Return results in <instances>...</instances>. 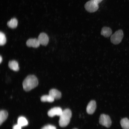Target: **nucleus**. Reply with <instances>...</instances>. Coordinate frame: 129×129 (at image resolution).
<instances>
[{"mask_svg":"<svg viewBox=\"0 0 129 129\" xmlns=\"http://www.w3.org/2000/svg\"><path fill=\"white\" fill-rule=\"evenodd\" d=\"M84 7L86 10L88 12H93L97 10L99 6L98 4L93 0H90L85 3Z\"/></svg>","mask_w":129,"mask_h":129,"instance_id":"obj_4","label":"nucleus"},{"mask_svg":"<svg viewBox=\"0 0 129 129\" xmlns=\"http://www.w3.org/2000/svg\"><path fill=\"white\" fill-rule=\"evenodd\" d=\"M8 113L6 110H2L0 112V124L1 125L7 119Z\"/></svg>","mask_w":129,"mask_h":129,"instance_id":"obj_14","label":"nucleus"},{"mask_svg":"<svg viewBox=\"0 0 129 129\" xmlns=\"http://www.w3.org/2000/svg\"><path fill=\"white\" fill-rule=\"evenodd\" d=\"M96 104L95 101L91 100L88 104L86 108V112L89 114H92L95 111Z\"/></svg>","mask_w":129,"mask_h":129,"instance_id":"obj_8","label":"nucleus"},{"mask_svg":"<svg viewBox=\"0 0 129 129\" xmlns=\"http://www.w3.org/2000/svg\"><path fill=\"white\" fill-rule=\"evenodd\" d=\"M22 127L17 124L14 125L12 128V129H21Z\"/></svg>","mask_w":129,"mask_h":129,"instance_id":"obj_20","label":"nucleus"},{"mask_svg":"<svg viewBox=\"0 0 129 129\" xmlns=\"http://www.w3.org/2000/svg\"><path fill=\"white\" fill-rule=\"evenodd\" d=\"M112 33V31L109 27H104L101 30V34L104 37L107 38L109 37Z\"/></svg>","mask_w":129,"mask_h":129,"instance_id":"obj_11","label":"nucleus"},{"mask_svg":"<svg viewBox=\"0 0 129 129\" xmlns=\"http://www.w3.org/2000/svg\"><path fill=\"white\" fill-rule=\"evenodd\" d=\"M121 126L123 129H129V120L127 118H124L120 122Z\"/></svg>","mask_w":129,"mask_h":129,"instance_id":"obj_15","label":"nucleus"},{"mask_svg":"<svg viewBox=\"0 0 129 129\" xmlns=\"http://www.w3.org/2000/svg\"><path fill=\"white\" fill-rule=\"evenodd\" d=\"M124 33L122 30H118L111 36V41L114 44H118L121 42Z\"/></svg>","mask_w":129,"mask_h":129,"instance_id":"obj_3","label":"nucleus"},{"mask_svg":"<svg viewBox=\"0 0 129 129\" xmlns=\"http://www.w3.org/2000/svg\"><path fill=\"white\" fill-rule=\"evenodd\" d=\"M63 112L62 109L59 107H56L53 108L48 111V116L53 117L55 115L60 116Z\"/></svg>","mask_w":129,"mask_h":129,"instance_id":"obj_6","label":"nucleus"},{"mask_svg":"<svg viewBox=\"0 0 129 129\" xmlns=\"http://www.w3.org/2000/svg\"><path fill=\"white\" fill-rule=\"evenodd\" d=\"M97 4L100 3L103 0H93Z\"/></svg>","mask_w":129,"mask_h":129,"instance_id":"obj_21","label":"nucleus"},{"mask_svg":"<svg viewBox=\"0 0 129 129\" xmlns=\"http://www.w3.org/2000/svg\"></svg>","mask_w":129,"mask_h":129,"instance_id":"obj_23","label":"nucleus"},{"mask_svg":"<svg viewBox=\"0 0 129 129\" xmlns=\"http://www.w3.org/2000/svg\"><path fill=\"white\" fill-rule=\"evenodd\" d=\"M28 124V121L25 117L21 116L18 118L17 124L22 127L27 125Z\"/></svg>","mask_w":129,"mask_h":129,"instance_id":"obj_16","label":"nucleus"},{"mask_svg":"<svg viewBox=\"0 0 129 129\" xmlns=\"http://www.w3.org/2000/svg\"><path fill=\"white\" fill-rule=\"evenodd\" d=\"M18 24V21L17 19L14 18H12L7 23L8 26L9 27L14 28L16 27Z\"/></svg>","mask_w":129,"mask_h":129,"instance_id":"obj_13","label":"nucleus"},{"mask_svg":"<svg viewBox=\"0 0 129 129\" xmlns=\"http://www.w3.org/2000/svg\"><path fill=\"white\" fill-rule=\"evenodd\" d=\"M27 45L29 47L37 48L39 46L40 44L38 39L30 38L26 42Z\"/></svg>","mask_w":129,"mask_h":129,"instance_id":"obj_9","label":"nucleus"},{"mask_svg":"<svg viewBox=\"0 0 129 129\" xmlns=\"http://www.w3.org/2000/svg\"><path fill=\"white\" fill-rule=\"evenodd\" d=\"M40 99L42 102H53L54 99L53 98L49 95L43 96L41 97Z\"/></svg>","mask_w":129,"mask_h":129,"instance_id":"obj_17","label":"nucleus"},{"mask_svg":"<svg viewBox=\"0 0 129 129\" xmlns=\"http://www.w3.org/2000/svg\"><path fill=\"white\" fill-rule=\"evenodd\" d=\"M41 129H56L55 126L51 125H48L44 126Z\"/></svg>","mask_w":129,"mask_h":129,"instance_id":"obj_19","label":"nucleus"},{"mask_svg":"<svg viewBox=\"0 0 129 129\" xmlns=\"http://www.w3.org/2000/svg\"><path fill=\"white\" fill-rule=\"evenodd\" d=\"M38 39L40 44L42 45L46 46L49 42V38L45 33H41L38 36Z\"/></svg>","mask_w":129,"mask_h":129,"instance_id":"obj_7","label":"nucleus"},{"mask_svg":"<svg viewBox=\"0 0 129 129\" xmlns=\"http://www.w3.org/2000/svg\"><path fill=\"white\" fill-rule=\"evenodd\" d=\"M2 61V58L1 56L0 55V63H1Z\"/></svg>","mask_w":129,"mask_h":129,"instance_id":"obj_22","label":"nucleus"},{"mask_svg":"<svg viewBox=\"0 0 129 129\" xmlns=\"http://www.w3.org/2000/svg\"><path fill=\"white\" fill-rule=\"evenodd\" d=\"M6 42V38L5 34L2 32H0V45H4Z\"/></svg>","mask_w":129,"mask_h":129,"instance_id":"obj_18","label":"nucleus"},{"mask_svg":"<svg viewBox=\"0 0 129 129\" xmlns=\"http://www.w3.org/2000/svg\"><path fill=\"white\" fill-rule=\"evenodd\" d=\"M72 116V112L69 109H66L63 111L59 116V124L61 127H66L69 123Z\"/></svg>","mask_w":129,"mask_h":129,"instance_id":"obj_2","label":"nucleus"},{"mask_svg":"<svg viewBox=\"0 0 129 129\" xmlns=\"http://www.w3.org/2000/svg\"><path fill=\"white\" fill-rule=\"evenodd\" d=\"M49 95L54 99H59L61 98V92L58 90L54 89H51L49 91Z\"/></svg>","mask_w":129,"mask_h":129,"instance_id":"obj_10","label":"nucleus"},{"mask_svg":"<svg viewBox=\"0 0 129 129\" xmlns=\"http://www.w3.org/2000/svg\"><path fill=\"white\" fill-rule=\"evenodd\" d=\"M8 66L10 69L14 71H17L19 70L18 63L15 60H13L9 61Z\"/></svg>","mask_w":129,"mask_h":129,"instance_id":"obj_12","label":"nucleus"},{"mask_svg":"<svg viewBox=\"0 0 129 129\" xmlns=\"http://www.w3.org/2000/svg\"><path fill=\"white\" fill-rule=\"evenodd\" d=\"M100 124L106 127L109 128L111 124V121L109 116L104 114H101L99 119Z\"/></svg>","mask_w":129,"mask_h":129,"instance_id":"obj_5","label":"nucleus"},{"mask_svg":"<svg viewBox=\"0 0 129 129\" xmlns=\"http://www.w3.org/2000/svg\"><path fill=\"white\" fill-rule=\"evenodd\" d=\"M38 84L37 77L33 75L27 76L24 80L22 83L23 89L28 91L36 87Z\"/></svg>","mask_w":129,"mask_h":129,"instance_id":"obj_1","label":"nucleus"}]
</instances>
